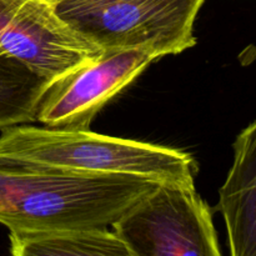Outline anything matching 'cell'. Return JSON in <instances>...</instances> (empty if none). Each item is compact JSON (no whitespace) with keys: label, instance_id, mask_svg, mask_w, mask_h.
Wrapping results in <instances>:
<instances>
[{"label":"cell","instance_id":"cell-1","mask_svg":"<svg viewBox=\"0 0 256 256\" xmlns=\"http://www.w3.org/2000/svg\"><path fill=\"white\" fill-rule=\"evenodd\" d=\"M162 182L64 172L0 156V224L10 232L109 229Z\"/></svg>","mask_w":256,"mask_h":256},{"label":"cell","instance_id":"cell-2","mask_svg":"<svg viewBox=\"0 0 256 256\" xmlns=\"http://www.w3.org/2000/svg\"><path fill=\"white\" fill-rule=\"evenodd\" d=\"M0 156L30 165L96 175L145 178L194 185L196 164L186 152L162 145L80 129L15 125L0 135Z\"/></svg>","mask_w":256,"mask_h":256},{"label":"cell","instance_id":"cell-3","mask_svg":"<svg viewBox=\"0 0 256 256\" xmlns=\"http://www.w3.org/2000/svg\"><path fill=\"white\" fill-rule=\"evenodd\" d=\"M205 0H55L72 32L102 50H146L159 58L196 44L194 22Z\"/></svg>","mask_w":256,"mask_h":256},{"label":"cell","instance_id":"cell-4","mask_svg":"<svg viewBox=\"0 0 256 256\" xmlns=\"http://www.w3.org/2000/svg\"><path fill=\"white\" fill-rule=\"evenodd\" d=\"M112 228L132 256H222L212 209L195 185L162 182Z\"/></svg>","mask_w":256,"mask_h":256},{"label":"cell","instance_id":"cell-5","mask_svg":"<svg viewBox=\"0 0 256 256\" xmlns=\"http://www.w3.org/2000/svg\"><path fill=\"white\" fill-rule=\"evenodd\" d=\"M104 50L72 32L48 0H0V55L55 80Z\"/></svg>","mask_w":256,"mask_h":256},{"label":"cell","instance_id":"cell-6","mask_svg":"<svg viewBox=\"0 0 256 256\" xmlns=\"http://www.w3.org/2000/svg\"><path fill=\"white\" fill-rule=\"evenodd\" d=\"M156 59L146 50H104L50 82L38 104L35 122L88 130L100 109Z\"/></svg>","mask_w":256,"mask_h":256},{"label":"cell","instance_id":"cell-7","mask_svg":"<svg viewBox=\"0 0 256 256\" xmlns=\"http://www.w3.org/2000/svg\"><path fill=\"white\" fill-rule=\"evenodd\" d=\"M234 160L219 190L230 256H256V120L235 139Z\"/></svg>","mask_w":256,"mask_h":256},{"label":"cell","instance_id":"cell-8","mask_svg":"<svg viewBox=\"0 0 256 256\" xmlns=\"http://www.w3.org/2000/svg\"><path fill=\"white\" fill-rule=\"evenodd\" d=\"M12 256H132L109 229L55 232H10Z\"/></svg>","mask_w":256,"mask_h":256},{"label":"cell","instance_id":"cell-9","mask_svg":"<svg viewBox=\"0 0 256 256\" xmlns=\"http://www.w3.org/2000/svg\"><path fill=\"white\" fill-rule=\"evenodd\" d=\"M50 82L22 62L0 55V129L35 122Z\"/></svg>","mask_w":256,"mask_h":256},{"label":"cell","instance_id":"cell-10","mask_svg":"<svg viewBox=\"0 0 256 256\" xmlns=\"http://www.w3.org/2000/svg\"><path fill=\"white\" fill-rule=\"evenodd\" d=\"M48 2H55V0H48Z\"/></svg>","mask_w":256,"mask_h":256}]
</instances>
